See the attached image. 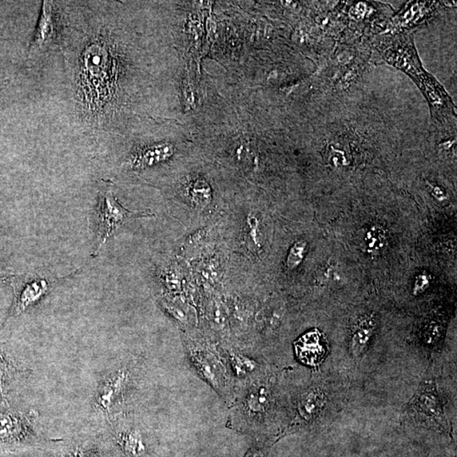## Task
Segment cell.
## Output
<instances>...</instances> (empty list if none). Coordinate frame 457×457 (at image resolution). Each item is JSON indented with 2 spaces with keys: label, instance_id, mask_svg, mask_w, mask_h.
<instances>
[{
  "label": "cell",
  "instance_id": "cell-1",
  "mask_svg": "<svg viewBox=\"0 0 457 457\" xmlns=\"http://www.w3.org/2000/svg\"><path fill=\"white\" fill-rule=\"evenodd\" d=\"M134 373L128 366L115 368L99 384L94 396L95 407L103 415L112 417L124 403L133 387Z\"/></svg>",
  "mask_w": 457,
  "mask_h": 457
},
{
  "label": "cell",
  "instance_id": "cell-2",
  "mask_svg": "<svg viewBox=\"0 0 457 457\" xmlns=\"http://www.w3.org/2000/svg\"><path fill=\"white\" fill-rule=\"evenodd\" d=\"M149 216H152V214L147 212L129 211L119 202L110 190L102 193L98 204V251L127 220Z\"/></svg>",
  "mask_w": 457,
  "mask_h": 457
},
{
  "label": "cell",
  "instance_id": "cell-3",
  "mask_svg": "<svg viewBox=\"0 0 457 457\" xmlns=\"http://www.w3.org/2000/svg\"><path fill=\"white\" fill-rule=\"evenodd\" d=\"M33 433L29 414L12 406L10 400H0V444L12 446L25 442Z\"/></svg>",
  "mask_w": 457,
  "mask_h": 457
},
{
  "label": "cell",
  "instance_id": "cell-4",
  "mask_svg": "<svg viewBox=\"0 0 457 457\" xmlns=\"http://www.w3.org/2000/svg\"><path fill=\"white\" fill-rule=\"evenodd\" d=\"M113 420L114 440L126 457H146L149 452V437L140 424L128 417L119 415L111 417Z\"/></svg>",
  "mask_w": 457,
  "mask_h": 457
},
{
  "label": "cell",
  "instance_id": "cell-5",
  "mask_svg": "<svg viewBox=\"0 0 457 457\" xmlns=\"http://www.w3.org/2000/svg\"><path fill=\"white\" fill-rule=\"evenodd\" d=\"M410 409L420 419L446 425L442 404L434 381H426L421 385L412 400Z\"/></svg>",
  "mask_w": 457,
  "mask_h": 457
},
{
  "label": "cell",
  "instance_id": "cell-6",
  "mask_svg": "<svg viewBox=\"0 0 457 457\" xmlns=\"http://www.w3.org/2000/svg\"><path fill=\"white\" fill-rule=\"evenodd\" d=\"M272 393L265 382L254 383L240 404L242 417L248 422L261 420L272 406Z\"/></svg>",
  "mask_w": 457,
  "mask_h": 457
},
{
  "label": "cell",
  "instance_id": "cell-7",
  "mask_svg": "<svg viewBox=\"0 0 457 457\" xmlns=\"http://www.w3.org/2000/svg\"><path fill=\"white\" fill-rule=\"evenodd\" d=\"M188 351L190 361L204 379L218 389L225 387V371L222 366L223 364L211 352L197 347H190Z\"/></svg>",
  "mask_w": 457,
  "mask_h": 457
},
{
  "label": "cell",
  "instance_id": "cell-8",
  "mask_svg": "<svg viewBox=\"0 0 457 457\" xmlns=\"http://www.w3.org/2000/svg\"><path fill=\"white\" fill-rule=\"evenodd\" d=\"M49 290V281L42 278H34L18 285L17 288L15 289V301L11 315H22L41 301Z\"/></svg>",
  "mask_w": 457,
  "mask_h": 457
},
{
  "label": "cell",
  "instance_id": "cell-9",
  "mask_svg": "<svg viewBox=\"0 0 457 457\" xmlns=\"http://www.w3.org/2000/svg\"><path fill=\"white\" fill-rule=\"evenodd\" d=\"M376 327L377 320L373 313H366L361 316L353 326L349 348L352 355L356 359H360L367 352Z\"/></svg>",
  "mask_w": 457,
  "mask_h": 457
},
{
  "label": "cell",
  "instance_id": "cell-10",
  "mask_svg": "<svg viewBox=\"0 0 457 457\" xmlns=\"http://www.w3.org/2000/svg\"><path fill=\"white\" fill-rule=\"evenodd\" d=\"M24 369L19 367L9 352L0 349V398L9 400L10 392L17 387L24 376Z\"/></svg>",
  "mask_w": 457,
  "mask_h": 457
},
{
  "label": "cell",
  "instance_id": "cell-11",
  "mask_svg": "<svg viewBox=\"0 0 457 457\" xmlns=\"http://www.w3.org/2000/svg\"><path fill=\"white\" fill-rule=\"evenodd\" d=\"M53 2L43 1L40 18L34 35L31 49H41L53 40L57 31V13Z\"/></svg>",
  "mask_w": 457,
  "mask_h": 457
},
{
  "label": "cell",
  "instance_id": "cell-12",
  "mask_svg": "<svg viewBox=\"0 0 457 457\" xmlns=\"http://www.w3.org/2000/svg\"><path fill=\"white\" fill-rule=\"evenodd\" d=\"M325 404V393L320 388L308 389L298 403V417L301 420L311 421L319 416Z\"/></svg>",
  "mask_w": 457,
  "mask_h": 457
},
{
  "label": "cell",
  "instance_id": "cell-13",
  "mask_svg": "<svg viewBox=\"0 0 457 457\" xmlns=\"http://www.w3.org/2000/svg\"><path fill=\"white\" fill-rule=\"evenodd\" d=\"M173 149L172 145L163 144L151 147L138 153L130 164L134 168H145L152 166L158 163L165 161L172 156Z\"/></svg>",
  "mask_w": 457,
  "mask_h": 457
},
{
  "label": "cell",
  "instance_id": "cell-14",
  "mask_svg": "<svg viewBox=\"0 0 457 457\" xmlns=\"http://www.w3.org/2000/svg\"><path fill=\"white\" fill-rule=\"evenodd\" d=\"M387 241V232L383 226L373 225L365 234L364 244L368 253L376 255L383 251Z\"/></svg>",
  "mask_w": 457,
  "mask_h": 457
},
{
  "label": "cell",
  "instance_id": "cell-15",
  "mask_svg": "<svg viewBox=\"0 0 457 457\" xmlns=\"http://www.w3.org/2000/svg\"><path fill=\"white\" fill-rule=\"evenodd\" d=\"M304 345H305L303 350L305 352H303V357L306 363L312 364L319 363L324 355V350L320 345V338L311 334L306 337Z\"/></svg>",
  "mask_w": 457,
  "mask_h": 457
},
{
  "label": "cell",
  "instance_id": "cell-16",
  "mask_svg": "<svg viewBox=\"0 0 457 457\" xmlns=\"http://www.w3.org/2000/svg\"><path fill=\"white\" fill-rule=\"evenodd\" d=\"M308 244L304 240L297 241L293 244L290 249L287 261L286 264L289 269H295L299 266L304 260L306 253H307Z\"/></svg>",
  "mask_w": 457,
  "mask_h": 457
},
{
  "label": "cell",
  "instance_id": "cell-17",
  "mask_svg": "<svg viewBox=\"0 0 457 457\" xmlns=\"http://www.w3.org/2000/svg\"><path fill=\"white\" fill-rule=\"evenodd\" d=\"M443 325L440 321L432 320L425 327L424 332V340L425 344L435 345L439 343L442 337Z\"/></svg>",
  "mask_w": 457,
  "mask_h": 457
},
{
  "label": "cell",
  "instance_id": "cell-18",
  "mask_svg": "<svg viewBox=\"0 0 457 457\" xmlns=\"http://www.w3.org/2000/svg\"><path fill=\"white\" fill-rule=\"evenodd\" d=\"M430 285V277L427 273L419 274L416 277L414 285H413V294L415 296L424 292L429 287Z\"/></svg>",
  "mask_w": 457,
  "mask_h": 457
},
{
  "label": "cell",
  "instance_id": "cell-19",
  "mask_svg": "<svg viewBox=\"0 0 457 457\" xmlns=\"http://www.w3.org/2000/svg\"><path fill=\"white\" fill-rule=\"evenodd\" d=\"M66 457H102L96 451L83 447H77L67 451Z\"/></svg>",
  "mask_w": 457,
  "mask_h": 457
},
{
  "label": "cell",
  "instance_id": "cell-20",
  "mask_svg": "<svg viewBox=\"0 0 457 457\" xmlns=\"http://www.w3.org/2000/svg\"><path fill=\"white\" fill-rule=\"evenodd\" d=\"M265 452L262 450H258V449H254V450L250 451L249 454L246 457H264Z\"/></svg>",
  "mask_w": 457,
  "mask_h": 457
},
{
  "label": "cell",
  "instance_id": "cell-21",
  "mask_svg": "<svg viewBox=\"0 0 457 457\" xmlns=\"http://www.w3.org/2000/svg\"><path fill=\"white\" fill-rule=\"evenodd\" d=\"M433 195H435L436 198H438L439 200H446V196H444L442 190H440L438 188H435V190H433Z\"/></svg>",
  "mask_w": 457,
  "mask_h": 457
},
{
  "label": "cell",
  "instance_id": "cell-22",
  "mask_svg": "<svg viewBox=\"0 0 457 457\" xmlns=\"http://www.w3.org/2000/svg\"><path fill=\"white\" fill-rule=\"evenodd\" d=\"M10 280V276H0V285L8 283V282H9Z\"/></svg>",
  "mask_w": 457,
  "mask_h": 457
},
{
  "label": "cell",
  "instance_id": "cell-23",
  "mask_svg": "<svg viewBox=\"0 0 457 457\" xmlns=\"http://www.w3.org/2000/svg\"><path fill=\"white\" fill-rule=\"evenodd\" d=\"M0 400H1V398H0Z\"/></svg>",
  "mask_w": 457,
  "mask_h": 457
}]
</instances>
